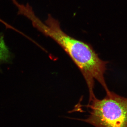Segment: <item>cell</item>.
Segmentation results:
<instances>
[{
    "label": "cell",
    "instance_id": "6da1fadb",
    "mask_svg": "<svg viewBox=\"0 0 127 127\" xmlns=\"http://www.w3.org/2000/svg\"><path fill=\"white\" fill-rule=\"evenodd\" d=\"M31 20L42 34L60 46L77 66L86 83L89 100L95 96L94 92L95 80L106 92L109 91L104 77L107 62L101 59L91 45L66 34L55 20L49 19L45 24L35 16Z\"/></svg>",
    "mask_w": 127,
    "mask_h": 127
},
{
    "label": "cell",
    "instance_id": "7a4b0ae2",
    "mask_svg": "<svg viewBox=\"0 0 127 127\" xmlns=\"http://www.w3.org/2000/svg\"><path fill=\"white\" fill-rule=\"evenodd\" d=\"M89 103L90 114L83 121L96 127H127V98L109 91Z\"/></svg>",
    "mask_w": 127,
    "mask_h": 127
},
{
    "label": "cell",
    "instance_id": "277c9868",
    "mask_svg": "<svg viewBox=\"0 0 127 127\" xmlns=\"http://www.w3.org/2000/svg\"><path fill=\"white\" fill-rule=\"evenodd\" d=\"M0 21L3 23V24H4L5 25H6V23H5V22H4V21L1 20V19L0 18Z\"/></svg>",
    "mask_w": 127,
    "mask_h": 127
},
{
    "label": "cell",
    "instance_id": "3957f363",
    "mask_svg": "<svg viewBox=\"0 0 127 127\" xmlns=\"http://www.w3.org/2000/svg\"><path fill=\"white\" fill-rule=\"evenodd\" d=\"M10 57V51L5 42L4 37L0 36V63L7 61Z\"/></svg>",
    "mask_w": 127,
    "mask_h": 127
}]
</instances>
